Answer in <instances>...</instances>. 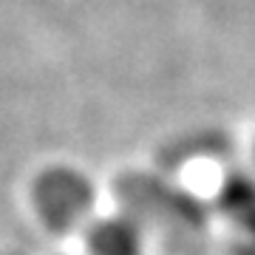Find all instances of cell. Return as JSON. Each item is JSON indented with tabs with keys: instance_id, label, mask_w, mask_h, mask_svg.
Segmentation results:
<instances>
[{
	"instance_id": "1",
	"label": "cell",
	"mask_w": 255,
	"mask_h": 255,
	"mask_svg": "<svg viewBox=\"0 0 255 255\" xmlns=\"http://www.w3.org/2000/svg\"><path fill=\"white\" fill-rule=\"evenodd\" d=\"M221 207L227 219L236 224V230H244L255 236V182L247 176H233L227 179L221 190Z\"/></svg>"
}]
</instances>
